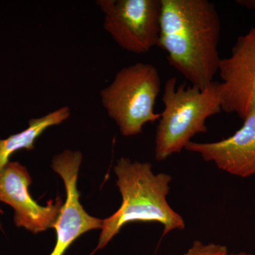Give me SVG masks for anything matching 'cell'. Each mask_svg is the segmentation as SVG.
I'll return each instance as SVG.
<instances>
[{
    "label": "cell",
    "instance_id": "1",
    "mask_svg": "<svg viewBox=\"0 0 255 255\" xmlns=\"http://www.w3.org/2000/svg\"><path fill=\"white\" fill-rule=\"evenodd\" d=\"M157 46L171 66L203 88L214 81L221 58V21L216 5L208 0H161Z\"/></svg>",
    "mask_w": 255,
    "mask_h": 255
},
{
    "label": "cell",
    "instance_id": "2",
    "mask_svg": "<svg viewBox=\"0 0 255 255\" xmlns=\"http://www.w3.org/2000/svg\"><path fill=\"white\" fill-rule=\"evenodd\" d=\"M122 204L117 212L103 220L97 250L102 249L128 223L156 222L163 226L162 236L185 229L184 219L172 209L167 197L172 177L155 174L150 162L119 159L114 167Z\"/></svg>",
    "mask_w": 255,
    "mask_h": 255
},
{
    "label": "cell",
    "instance_id": "3",
    "mask_svg": "<svg viewBox=\"0 0 255 255\" xmlns=\"http://www.w3.org/2000/svg\"><path fill=\"white\" fill-rule=\"evenodd\" d=\"M162 101L164 109L155 134L157 161L182 152L196 135L208 131V119L223 112L218 81L200 88L177 85V78L172 77L165 82Z\"/></svg>",
    "mask_w": 255,
    "mask_h": 255
},
{
    "label": "cell",
    "instance_id": "4",
    "mask_svg": "<svg viewBox=\"0 0 255 255\" xmlns=\"http://www.w3.org/2000/svg\"><path fill=\"white\" fill-rule=\"evenodd\" d=\"M160 75L152 64L136 63L121 69L113 81L100 92L101 101L124 136L142 133L144 126L159 121L156 100Z\"/></svg>",
    "mask_w": 255,
    "mask_h": 255
},
{
    "label": "cell",
    "instance_id": "5",
    "mask_svg": "<svg viewBox=\"0 0 255 255\" xmlns=\"http://www.w3.org/2000/svg\"><path fill=\"white\" fill-rule=\"evenodd\" d=\"M104 28L122 49L144 54L157 46L161 0H97Z\"/></svg>",
    "mask_w": 255,
    "mask_h": 255
},
{
    "label": "cell",
    "instance_id": "6",
    "mask_svg": "<svg viewBox=\"0 0 255 255\" xmlns=\"http://www.w3.org/2000/svg\"><path fill=\"white\" fill-rule=\"evenodd\" d=\"M222 111L245 119L255 112V26L238 37L228 58L221 59Z\"/></svg>",
    "mask_w": 255,
    "mask_h": 255
},
{
    "label": "cell",
    "instance_id": "7",
    "mask_svg": "<svg viewBox=\"0 0 255 255\" xmlns=\"http://www.w3.org/2000/svg\"><path fill=\"white\" fill-rule=\"evenodd\" d=\"M82 159L80 151L70 150L63 151L52 159V168L59 174L65 184L66 199L52 226L56 231V243L50 255H64L82 234L102 228L103 220L87 214L80 204L77 182Z\"/></svg>",
    "mask_w": 255,
    "mask_h": 255
},
{
    "label": "cell",
    "instance_id": "8",
    "mask_svg": "<svg viewBox=\"0 0 255 255\" xmlns=\"http://www.w3.org/2000/svg\"><path fill=\"white\" fill-rule=\"evenodd\" d=\"M32 179L28 169L18 162H10L0 173V202L12 207L14 222L33 234L46 231L54 224L63 201L60 196L40 206L30 195Z\"/></svg>",
    "mask_w": 255,
    "mask_h": 255
},
{
    "label": "cell",
    "instance_id": "9",
    "mask_svg": "<svg viewBox=\"0 0 255 255\" xmlns=\"http://www.w3.org/2000/svg\"><path fill=\"white\" fill-rule=\"evenodd\" d=\"M184 150L242 178L255 174V112L243 119L241 128L228 138L212 142L191 141Z\"/></svg>",
    "mask_w": 255,
    "mask_h": 255
},
{
    "label": "cell",
    "instance_id": "10",
    "mask_svg": "<svg viewBox=\"0 0 255 255\" xmlns=\"http://www.w3.org/2000/svg\"><path fill=\"white\" fill-rule=\"evenodd\" d=\"M70 117V107L65 106L40 118L30 119L28 127L23 131L13 134L5 139L0 138V173L9 163L10 157L14 152L22 149L33 150L36 139L47 128L59 125Z\"/></svg>",
    "mask_w": 255,
    "mask_h": 255
},
{
    "label": "cell",
    "instance_id": "11",
    "mask_svg": "<svg viewBox=\"0 0 255 255\" xmlns=\"http://www.w3.org/2000/svg\"><path fill=\"white\" fill-rule=\"evenodd\" d=\"M183 255H229V253L227 247L215 243L204 244L202 242L196 241Z\"/></svg>",
    "mask_w": 255,
    "mask_h": 255
},
{
    "label": "cell",
    "instance_id": "12",
    "mask_svg": "<svg viewBox=\"0 0 255 255\" xmlns=\"http://www.w3.org/2000/svg\"><path fill=\"white\" fill-rule=\"evenodd\" d=\"M236 2L246 9L251 10L255 15V0H238Z\"/></svg>",
    "mask_w": 255,
    "mask_h": 255
},
{
    "label": "cell",
    "instance_id": "13",
    "mask_svg": "<svg viewBox=\"0 0 255 255\" xmlns=\"http://www.w3.org/2000/svg\"><path fill=\"white\" fill-rule=\"evenodd\" d=\"M229 255H245L244 253H239V254H229Z\"/></svg>",
    "mask_w": 255,
    "mask_h": 255
},
{
    "label": "cell",
    "instance_id": "14",
    "mask_svg": "<svg viewBox=\"0 0 255 255\" xmlns=\"http://www.w3.org/2000/svg\"><path fill=\"white\" fill-rule=\"evenodd\" d=\"M3 214L2 210L0 209V214Z\"/></svg>",
    "mask_w": 255,
    "mask_h": 255
},
{
    "label": "cell",
    "instance_id": "15",
    "mask_svg": "<svg viewBox=\"0 0 255 255\" xmlns=\"http://www.w3.org/2000/svg\"><path fill=\"white\" fill-rule=\"evenodd\" d=\"M245 255H251V254H247V253H244Z\"/></svg>",
    "mask_w": 255,
    "mask_h": 255
}]
</instances>
